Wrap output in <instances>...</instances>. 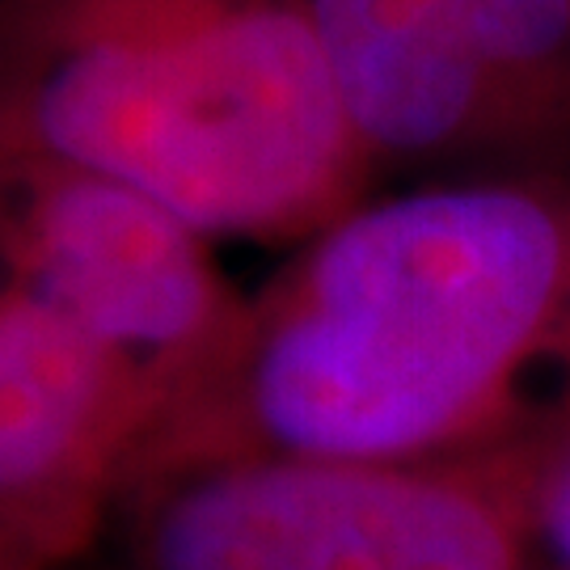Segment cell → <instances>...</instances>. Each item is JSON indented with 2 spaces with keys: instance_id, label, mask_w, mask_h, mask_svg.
<instances>
[{
  "instance_id": "cell-5",
  "label": "cell",
  "mask_w": 570,
  "mask_h": 570,
  "mask_svg": "<svg viewBox=\"0 0 570 570\" xmlns=\"http://www.w3.org/2000/svg\"><path fill=\"white\" fill-rule=\"evenodd\" d=\"M0 287L131 360L165 393V419L216 364L245 308L212 242L169 207L18 144H0Z\"/></svg>"
},
{
  "instance_id": "cell-2",
  "label": "cell",
  "mask_w": 570,
  "mask_h": 570,
  "mask_svg": "<svg viewBox=\"0 0 570 570\" xmlns=\"http://www.w3.org/2000/svg\"><path fill=\"white\" fill-rule=\"evenodd\" d=\"M0 144L207 242H308L381 186L296 0H0Z\"/></svg>"
},
{
  "instance_id": "cell-6",
  "label": "cell",
  "mask_w": 570,
  "mask_h": 570,
  "mask_svg": "<svg viewBox=\"0 0 570 570\" xmlns=\"http://www.w3.org/2000/svg\"><path fill=\"white\" fill-rule=\"evenodd\" d=\"M165 393L47 305L0 287V570H72L115 529Z\"/></svg>"
},
{
  "instance_id": "cell-4",
  "label": "cell",
  "mask_w": 570,
  "mask_h": 570,
  "mask_svg": "<svg viewBox=\"0 0 570 570\" xmlns=\"http://www.w3.org/2000/svg\"><path fill=\"white\" fill-rule=\"evenodd\" d=\"M385 183L570 178V0H296Z\"/></svg>"
},
{
  "instance_id": "cell-3",
  "label": "cell",
  "mask_w": 570,
  "mask_h": 570,
  "mask_svg": "<svg viewBox=\"0 0 570 570\" xmlns=\"http://www.w3.org/2000/svg\"><path fill=\"white\" fill-rule=\"evenodd\" d=\"M529 431L406 465L228 456L144 473L115 520L122 570H532Z\"/></svg>"
},
{
  "instance_id": "cell-7",
  "label": "cell",
  "mask_w": 570,
  "mask_h": 570,
  "mask_svg": "<svg viewBox=\"0 0 570 570\" xmlns=\"http://www.w3.org/2000/svg\"><path fill=\"white\" fill-rule=\"evenodd\" d=\"M537 558L570 570V389L529 431Z\"/></svg>"
},
{
  "instance_id": "cell-1",
  "label": "cell",
  "mask_w": 570,
  "mask_h": 570,
  "mask_svg": "<svg viewBox=\"0 0 570 570\" xmlns=\"http://www.w3.org/2000/svg\"><path fill=\"white\" fill-rule=\"evenodd\" d=\"M567 389L570 178L372 190L245 296L136 482L228 456L444 461L537 428Z\"/></svg>"
}]
</instances>
